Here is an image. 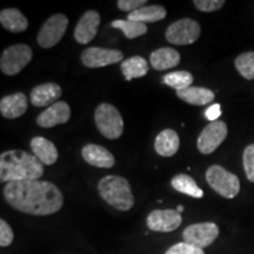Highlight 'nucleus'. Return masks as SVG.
I'll return each mask as SVG.
<instances>
[{
    "mask_svg": "<svg viewBox=\"0 0 254 254\" xmlns=\"http://www.w3.org/2000/svg\"><path fill=\"white\" fill-rule=\"evenodd\" d=\"M124 53L119 50L103 49V47H88L82 51L80 60L88 68H99L123 62Z\"/></svg>",
    "mask_w": 254,
    "mask_h": 254,
    "instance_id": "obj_11",
    "label": "nucleus"
},
{
    "mask_svg": "<svg viewBox=\"0 0 254 254\" xmlns=\"http://www.w3.org/2000/svg\"><path fill=\"white\" fill-rule=\"evenodd\" d=\"M67 27L68 18L65 14H53L40 28L37 36L38 45L43 49H52L63 39Z\"/></svg>",
    "mask_w": 254,
    "mask_h": 254,
    "instance_id": "obj_8",
    "label": "nucleus"
},
{
    "mask_svg": "<svg viewBox=\"0 0 254 254\" xmlns=\"http://www.w3.org/2000/svg\"><path fill=\"white\" fill-rule=\"evenodd\" d=\"M201 27L198 21L190 18H184L171 24L166 28L165 37L173 45H190L199 39Z\"/></svg>",
    "mask_w": 254,
    "mask_h": 254,
    "instance_id": "obj_7",
    "label": "nucleus"
},
{
    "mask_svg": "<svg viewBox=\"0 0 254 254\" xmlns=\"http://www.w3.org/2000/svg\"><path fill=\"white\" fill-rule=\"evenodd\" d=\"M171 185L178 192L183 194L193 196V198L200 199L204 196V192L195 183L193 178H190L187 174H177L176 177L171 180Z\"/></svg>",
    "mask_w": 254,
    "mask_h": 254,
    "instance_id": "obj_25",
    "label": "nucleus"
},
{
    "mask_svg": "<svg viewBox=\"0 0 254 254\" xmlns=\"http://www.w3.org/2000/svg\"><path fill=\"white\" fill-rule=\"evenodd\" d=\"M28 100L23 92L6 95L0 100V113L6 119H17L27 111Z\"/></svg>",
    "mask_w": 254,
    "mask_h": 254,
    "instance_id": "obj_17",
    "label": "nucleus"
},
{
    "mask_svg": "<svg viewBox=\"0 0 254 254\" xmlns=\"http://www.w3.org/2000/svg\"><path fill=\"white\" fill-rule=\"evenodd\" d=\"M94 120L99 132L107 139H118L124 132V120L118 109L104 103L95 109Z\"/></svg>",
    "mask_w": 254,
    "mask_h": 254,
    "instance_id": "obj_5",
    "label": "nucleus"
},
{
    "mask_svg": "<svg viewBox=\"0 0 254 254\" xmlns=\"http://www.w3.org/2000/svg\"><path fill=\"white\" fill-rule=\"evenodd\" d=\"M166 9L161 5H148L135 9L132 13L127 14V19L136 23H155L166 18Z\"/></svg>",
    "mask_w": 254,
    "mask_h": 254,
    "instance_id": "obj_23",
    "label": "nucleus"
},
{
    "mask_svg": "<svg viewBox=\"0 0 254 254\" xmlns=\"http://www.w3.org/2000/svg\"><path fill=\"white\" fill-rule=\"evenodd\" d=\"M221 116V106L219 104H213L205 111V117L206 119H208L209 122L213 123L217 122L219 117Z\"/></svg>",
    "mask_w": 254,
    "mask_h": 254,
    "instance_id": "obj_34",
    "label": "nucleus"
},
{
    "mask_svg": "<svg viewBox=\"0 0 254 254\" xmlns=\"http://www.w3.org/2000/svg\"><path fill=\"white\" fill-rule=\"evenodd\" d=\"M219 236V227L214 222H199L187 226L183 232L185 243L204 250L214 243Z\"/></svg>",
    "mask_w": 254,
    "mask_h": 254,
    "instance_id": "obj_10",
    "label": "nucleus"
},
{
    "mask_svg": "<svg viewBox=\"0 0 254 254\" xmlns=\"http://www.w3.org/2000/svg\"><path fill=\"white\" fill-rule=\"evenodd\" d=\"M111 26L122 31L127 39H135V38L141 37L147 33V26H146V24L131 21L128 19H125V20H122V19L113 20L111 23Z\"/></svg>",
    "mask_w": 254,
    "mask_h": 254,
    "instance_id": "obj_26",
    "label": "nucleus"
},
{
    "mask_svg": "<svg viewBox=\"0 0 254 254\" xmlns=\"http://www.w3.org/2000/svg\"><path fill=\"white\" fill-rule=\"evenodd\" d=\"M179 135L172 128L161 131L154 140V150L161 157H173L179 150Z\"/></svg>",
    "mask_w": 254,
    "mask_h": 254,
    "instance_id": "obj_19",
    "label": "nucleus"
},
{
    "mask_svg": "<svg viewBox=\"0 0 254 254\" xmlns=\"http://www.w3.org/2000/svg\"><path fill=\"white\" fill-rule=\"evenodd\" d=\"M71 118V107L65 101H57L49 109L43 111L37 118V124L44 128H51L57 125L66 124Z\"/></svg>",
    "mask_w": 254,
    "mask_h": 254,
    "instance_id": "obj_14",
    "label": "nucleus"
},
{
    "mask_svg": "<svg viewBox=\"0 0 254 254\" xmlns=\"http://www.w3.org/2000/svg\"><path fill=\"white\" fill-rule=\"evenodd\" d=\"M177 95L179 99L185 103L195 105V106H204V105L212 103L214 99L213 91L198 86H190L185 90L177 91Z\"/></svg>",
    "mask_w": 254,
    "mask_h": 254,
    "instance_id": "obj_22",
    "label": "nucleus"
},
{
    "mask_svg": "<svg viewBox=\"0 0 254 254\" xmlns=\"http://www.w3.org/2000/svg\"><path fill=\"white\" fill-rule=\"evenodd\" d=\"M14 239L13 231L4 219L0 220V246L7 247L12 244Z\"/></svg>",
    "mask_w": 254,
    "mask_h": 254,
    "instance_id": "obj_32",
    "label": "nucleus"
},
{
    "mask_svg": "<svg viewBox=\"0 0 254 254\" xmlns=\"http://www.w3.org/2000/svg\"><path fill=\"white\" fill-rule=\"evenodd\" d=\"M184 209H185V207H184V206H183V205H178V206H177V211H178V212H179V213H180V214H182V213H183V212H184Z\"/></svg>",
    "mask_w": 254,
    "mask_h": 254,
    "instance_id": "obj_35",
    "label": "nucleus"
},
{
    "mask_svg": "<svg viewBox=\"0 0 254 254\" xmlns=\"http://www.w3.org/2000/svg\"><path fill=\"white\" fill-rule=\"evenodd\" d=\"M100 25V14L97 11L90 9L85 12L79 19L74 28V39L78 44L86 45L94 39Z\"/></svg>",
    "mask_w": 254,
    "mask_h": 254,
    "instance_id": "obj_13",
    "label": "nucleus"
},
{
    "mask_svg": "<svg viewBox=\"0 0 254 254\" xmlns=\"http://www.w3.org/2000/svg\"><path fill=\"white\" fill-rule=\"evenodd\" d=\"M180 53L171 47H161L153 51L151 53L150 63L152 67L157 71H166V69L174 68L177 65H179Z\"/></svg>",
    "mask_w": 254,
    "mask_h": 254,
    "instance_id": "obj_18",
    "label": "nucleus"
},
{
    "mask_svg": "<svg viewBox=\"0 0 254 254\" xmlns=\"http://www.w3.org/2000/svg\"><path fill=\"white\" fill-rule=\"evenodd\" d=\"M237 71L240 73L241 77H244L247 80H253L254 79V52H245L241 53L239 57H237L236 62Z\"/></svg>",
    "mask_w": 254,
    "mask_h": 254,
    "instance_id": "obj_28",
    "label": "nucleus"
},
{
    "mask_svg": "<svg viewBox=\"0 0 254 254\" xmlns=\"http://www.w3.org/2000/svg\"><path fill=\"white\" fill-rule=\"evenodd\" d=\"M243 165L246 173V178L251 183H254V144L249 145L244 150Z\"/></svg>",
    "mask_w": 254,
    "mask_h": 254,
    "instance_id": "obj_29",
    "label": "nucleus"
},
{
    "mask_svg": "<svg viewBox=\"0 0 254 254\" xmlns=\"http://www.w3.org/2000/svg\"><path fill=\"white\" fill-rule=\"evenodd\" d=\"M206 180L212 190L226 199L236 198L240 192L239 178L220 165H212L207 168Z\"/></svg>",
    "mask_w": 254,
    "mask_h": 254,
    "instance_id": "obj_4",
    "label": "nucleus"
},
{
    "mask_svg": "<svg viewBox=\"0 0 254 254\" xmlns=\"http://www.w3.org/2000/svg\"><path fill=\"white\" fill-rule=\"evenodd\" d=\"M122 72L127 81L141 78L148 73V64L140 56H134L122 63Z\"/></svg>",
    "mask_w": 254,
    "mask_h": 254,
    "instance_id": "obj_24",
    "label": "nucleus"
},
{
    "mask_svg": "<svg viewBox=\"0 0 254 254\" xmlns=\"http://www.w3.org/2000/svg\"><path fill=\"white\" fill-rule=\"evenodd\" d=\"M63 90L56 82H46L38 85L31 91L30 101L36 107H46L56 104L62 97Z\"/></svg>",
    "mask_w": 254,
    "mask_h": 254,
    "instance_id": "obj_15",
    "label": "nucleus"
},
{
    "mask_svg": "<svg viewBox=\"0 0 254 254\" xmlns=\"http://www.w3.org/2000/svg\"><path fill=\"white\" fill-rule=\"evenodd\" d=\"M2 194L9 206L32 215L55 214L64 205L62 190L50 182L8 183L2 190Z\"/></svg>",
    "mask_w": 254,
    "mask_h": 254,
    "instance_id": "obj_1",
    "label": "nucleus"
},
{
    "mask_svg": "<svg viewBox=\"0 0 254 254\" xmlns=\"http://www.w3.org/2000/svg\"><path fill=\"white\" fill-rule=\"evenodd\" d=\"M44 174V164L26 151H6L0 155V182L18 183L38 180Z\"/></svg>",
    "mask_w": 254,
    "mask_h": 254,
    "instance_id": "obj_2",
    "label": "nucleus"
},
{
    "mask_svg": "<svg viewBox=\"0 0 254 254\" xmlns=\"http://www.w3.org/2000/svg\"><path fill=\"white\" fill-rule=\"evenodd\" d=\"M81 155L84 160L91 166L99 168H111L116 164L114 155L100 145L87 144L82 147Z\"/></svg>",
    "mask_w": 254,
    "mask_h": 254,
    "instance_id": "obj_16",
    "label": "nucleus"
},
{
    "mask_svg": "<svg viewBox=\"0 0 254 254\" xmlns=\"http://www.w3.org/2000/svg\"><path fill=\"white\" fill-rule=\"evenodd\" d=\"M165 254H205V252L202 249L183 241V243H178L170 247Z\"/></svg>",
    "mask_w": 254,
    "mask_h": 254,
    "instance_id": "obj_30",
    "label": "nucleus"
},
{
    "mask_svg": "<svg viewBox=\"0 0 254 254\" xmlns=\"http://www.w3.org/2000/svg\"><path fill=\"white\" fill-rule=\"evenodd\" d=\"M98 192L107 204L118 211H129L134 206L131 185L124 177H104L98 183Z\"/></svg>",
    "mask_w": 254,
    "mask_h": 254,
    "instance_id": "obj_3",
    "label": "nucleus"
},
{
    "mask_svg": "<svg viewBox=\"0 0 254 254\" xmlns=\"http://www.w3.org/2000/svg\"><path fill=\"white\" fill-rule=\"evenodd\" d=\"M193 4L201 12H214L225 5L224 0H194Z\"/></svg>",
    "mask_w": 254,
    "mask_h": 254,
    "instance_id": "obj_31",
    "label": "nucleus"
},
{
    "mask_svg": "<svg viewBox=\"0 0 254 254\" xmlns=\"http://www.w3.org/2000/svg\"><path fill=\"white\" fill-rule=\"evenodd\" d=\"M0 24L11 33H21L28 27V20L17 8H5L0 12Z\"/></svg>",
    "mask_w": 254,
    "mask_h": 254,
    "instance_id": "obj_21",
    "label": "nucleus"
},
{
    "mask_svg": "<svg viewBox=\"0 0 254 254\" xmlns=\"http://www.w3.org/2000/svg\"><path fill=\"white\" fill-rule=\"evenodd\" d=\"M31 148L44 165H53L58 160L59 153L56 145L44 136H34L31 140Z\"/></svg>",
    "mask_w": 254,
    "mask_h": 254,
    "instance_id": "obj_20",
    "label": "nucleus"
},
{
    "mask_svg": "<svg viewBox=\"0 0 254 254\" xmlns=\"http://www.w3.org/2000/svg\"><path fill=\"white\" fill-rule=\"evenodd\" d=\"M227 133V125L221 120L209 123L202 129L198 136V140H196V147H198L200 153L205 155L213 153L226 139Z\"/></svg>",
    "mask_w": 254,
    "mask_h": 254,
    "instance_id": "obj_9",
    "label": "nucleus"
},
{
    "mask_svg": "<svg viewBox=\"0 0 254 254\" xmlns=\"http://www.w3.org/2000/svg\"><path fill=\"white\" fill-rule=\"evenodd\" d=\"M193 80H194L193 75L189 71L171 72L163 77L164 84L177 91H182L190 87L193 84Z\"/></svg>",
    "mask_w": 254,
    "mask_h": 254,
    "instance_id": "obj_27",
    "label": "nucleus"
},
{
    "mask_svg": "<svg viewBox=\"0 0 254 254\" xmlns=\"http://www.w3.org/2000/svg\"><path fill=\"white\" fill-rule=\"evenodd\" d=\"M146 0H119L117 2L118 5V8L120 11L128 12V13H132L135 9L142 7V6H146Z\"/></svg>",
    "mask_w": 254,
    "mask_h": 254,
    "instance_id": "obj_33",
    "label": "nucleus"
},
{
    "mask_svg": "<svg viewBox=\"0 0 254 254\" xmlns=\"http://www.w3.org/2000/svg\"><path fill=\"white\" fill-rule=\"evenodd\" d=\"M183 217L177 209H154L147 217V226L154 232L176 231L182 225Z\"/></svg>",
    "mask_w": 254,
    "mask_h": 254,
    "instance_id": "obj_12",
    "label": "nucleus"
},
{
    "mask_svg": "<svg viewBox=\"0 0 254 254\" xmlns=\"http://www.w3.org/2000/svg\"><path fill=\"white\" fill-rule=\"evenodd\" d=\"M33 51L25 44H17L6 49L0 58V69L6 75L20 73L30 64Z\"/></svg>",
    "mask_w": 254,
    "mask_h": 254,
    "instance_id": "obj_6",
    "label": "nucleus"
}]
</instances>
